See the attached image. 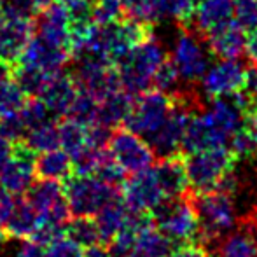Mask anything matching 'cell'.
Returning <instances> with one entry per match:
<instances>
[{
    "label": "cell",
    "instance_id": "obj_1",
    "mask_svg": "<svg viewBox=\"0 0 257 257\" xmlns=\"http://www.w3.org/2000/svg\"><path fill=\"white\" fill-rule=\"evenodd\" d=\"M248 102L241 91L231 96L212 98L205 108L193 114L184 137L182 151L186 154L212 147L227 146L229 140L245 128Z\"/></svg>",
    "mask_w": 257,
    "mask_h": 257
},
{
    "label": "cell",
    "instance_id": "obj_2",
    "mask_svg": "<svg viewBox=\"0 0 257 257\" xmlns=\"http://www.w3.org/2000/svg\"><path fill=\"white\" fill-rule=\"evenodd\" d=\"M191 194L200 219V243L210 250V247H215L217 241L240 222L236 200L224 189Z\"/></svg>",
    "mask_w": 257,
    "mask_h": 257
},
{
    "label": "cell",
    "instance_id": "obj_3",
    "mask_svg": "<svg viewBox=\"0 0 257 257\" xmlns=\"http://www.w3.org/2000/svg\"><path fill=\"white\" fill-rule=\"evenodd\" d=\"M166 58H168V54H166L161 42L156 41L154 35L142 44L135 46L117 63L122 89L133 96L151 89L156 72Z\"/></svg>",
    "mask_w": 257,
    "mask_h": 257
},
{
    "label": "cell",
    "instance_id": "obj_4",
    "mask_svg": "<svg viewBox=\"0 0 257 257\" xmlns=\"http://www.w3.org/2000/svg\"><path fill=\"white\" fill-rule=\"evenodd\" d=\"M153 220L175 247L200 243V219L191 191L159 205L153 212Z\"/></svg>",
    "mask_w": 257,
    "mask_h": 257
},
{
    "label": "cell",
    "instance_id": "obj_5",
    "mask_svg": "<svg viewBox=\"0 0 257 257\" xmlns=\"http://www.w3.org/2000/svg\"><path fill=\"white\" fill-rule=\"evenodd\" d=\"M238 163V158L227 146L184 154L189 191L198 194L217 189L224 177L233 172Z\"/></svg>",
    "mask_w": 257,
    "mask_h": 257
},
{
    "label": "cell",
    "instance_id": "obj_6",
    "mask_svg": "<svg viewBox=\"0 0 257 257\" xmlns=\"http://www.w3.org/2000/svg\"><path fill=\"white\" fill-rule=\"evenodd\" d=\"M210 49L206 41L196 30L182 27L173 41L170 60L173 61L180 81L187 86H194L201 81L205 72L208 70Z\"/></svg>",
    "mask_w": 257,
    "mask_h": 257
},
{
    "label": "cell",
    "instance_id": "obj_7",
    "mask_svg": "<svg viewBox=\"0 0 257 257\" xmlns=\"http://www.w3.org/2000/svg\"><path fill=\"white\" fill-rule=\"evenodd\" d=\"M67 203L74 217H95L110 198H114L115 187L108 186L96 175L68 177L63 186Z\"/></svg>",
    "mask_w": 257,
    "mask_h": 257
},
{
    "label": "cell",
    "instance_id": "obj_8",
    "mask_svg": "<svg viewBox=\"0 0 257 257\" xmlns=\"http://www.w3.org/2000/svg\"><path fill=\"white\" fill-rule=\"evenodd\" d=\"M173 95L161 89H147L133 98V107L126 119V128L139 133L144 139L151 135L166 121L173 108Z\"/></svg>",
    "mask_w": 257,
    "mask_h": 257
},
{
    "label": "cell",
    "instance_id": "obj_9",
    "mask_svg": "<svg viewBox=\"0 0 257 257\" xmlns=\"http://www.w3.org/2000/svg\"><path fill=\"white\" fill-rule=\"evenodd\" d=\"M75 60H77V68L74 72L75 81L98 102L122 89L115 63L100 56H91V54H84Z\"/></svg>",
    "mask_w": 257,
    "mask_h": 257
},
{
    "label": "cell",
    "instance_id": "obj_10",
    "mask_svg": "<svg viewBox=\"0 0 257 257\" xmlns=\"http://www.w3.org/2000/svg\"><path fill=\"white\" fill-rule=\"evenodd\" d=\"M108 153L112 159L128 173H139L154 165V151L144 137L130 128L117 130L110 137Z\"/></svg>",
    "mask_w": 257,
    "mask_h": 257
},
{
    "label": "cell",
    "instance_id": "obj_11",
    "mask_svg": "<svg viewBox=\"0 0 257 257\" xmlns=\"http://www.w3.org/2000/svg\"><path fill=\"white\" fill-rule=\"evenodd\" d=\"M35 34L34 18L6 16L0 27V65L11 74Z\"/></svg>",
    "mask_w": 257,
    "mask_h": 257
},
{
    "label": "cell",
    "instance_id": "obj_12",
    "mask_svg": "<svg viewBox=\"0 0 257 257\" xmlns=\"http://www.w3.org/2000/svg\"><path fill=\"white\" fill-rule=\"evenodd\" d=\"M122 198L133 212L147 215H153L154 210L168 200L156 179L153 166L144 172L133 173L132 179L122 184Z\"/></svg>",
    "mask_w": 257,
    "mask_h": 257
},
{
    "label": "cell",
    "instance_id": "obj_13",
    "mask_svg": "<svg viewBox=\"0 0 257 257\" xmlns=\"http://www.w3.org/2000/svg\"><path fill=\"white\" fill-rule=\"evenodd\" d=\"M245 70L247 67H243L238 60H219L212 67H208V70L201 77V93L205 98L212 100L241 91L245 82Z\"/></svg>",
    "mask_w": 257,
    "mask_h": 257
},
{
    "label": "cell",
    "instance_id": "obj_14",
    "mask_svg": "<svg viewBox=\"0 0 257 257\" xmlns=\"http://www.w3.org/2000/svg\"><path fill=\"white\" fill-rule=\"evenodd\" d=\"M35 153L25 142L14 144V151L7 161L4 172L0 173V184L13 194L27 193L32 187L37 173Z\"/></svg>",
    "mask_w": 257,
    "mask_h": 257
},
{
    "label": "cell",
    "instance_id": "obj_15",
    "mask_svg": "<svg viewBox=\"0 0 257 257\" xmlns=\"http://www.w3.org/2000/svg\"><path fill=\"white\" fill-rule=\"evenodd\" d=\"M70 60L72 54L68 49L54 46L37 35V37H32V41L28 42L18 65L37 68L46 74H58Z\"/></svg>",
    "mask_w": 257,
    "mask_h": 257
},
{
    "label": "cell",
    "instance_id": "obj_16",
    "mask_svg": "<svg viewBox=\"0 0 257 257\" xmlns=\"http://www.w3.org/2000/svg\"><path fill=\"white\" fill-rule=\"evenodd\" d=\"M39 21H35V32L39 37L51 42L54 46H60L70 51V27L72 14L63 4L58 0L46 11L37 14ZM72 54V53H70Z\"/></svg>",
    "mask_w": 257,
    "mask_h": 257
},
{
    "label": "cell",
    "instance_id": "obj_17",
    "mask_svg": "<svg viewBox=\"0 0 257 257\" xmlns=\"http://www.w3.org/2000/svg\"><path fill=\"white\" fill-rule=\"evenodd\" d=\"M234 21V0H196L193 25L201 37L220 30Z\"/></svg>",
    "mask_w": 257,
    "mask_h": 257
},
{
    "label": "cell",
    "instance_id": "obj_18",
    "mask_svg": "<svg viewBox=\"0 0 257 257\" xmlns=\"http://www.w3.org/2000/svg\"><path fill=\"white\" fill-rule=\"evenodd\" d=\"M213 257H257V233L248 219H241L236 227L215 243Z\"/></svg>",
    "mask_w": 257,
    "mask_h": 257
},
{
    "label": "cell",
    "instance_id": "obj_19",
    "mask_svg": "<svg viewBox=\"0 0 257 257\" xmlns=\"http://www.w3.org/2000/svg\"><path fill=\"white\" fill-rule=\"evenodd\" d=\"M135 213L137 212H133L128 206V203L124 201L122 194L121 196L115 194L114 198H110L95 215L102 241L110 243L121 231H124L126 227L130 226V222L133 220Z\"/></svg>",
    "mask_w": 257,
    "mask_h": 257
},
{
    "label": "cell",
    "instance_id": "obj_20",
    "mask_svg": "<svg viewBox=\"0 0 257 257\" xmlns=\"http://www.w3.org/2000/svg\"><path fill=\"white\" fill-rule=\"evenodd\" d=\"M79 93V84L74 74H63L58 72L51 77V81L42 89L41 98L48 105L53 117L67 115Z\"/></svg>",
    "mask_w": 257,
    "mask_h": 257
},
{
    "label": "cell",
    "instance_id": "obj_21",
    "mask_svg": "<svg viewBox=\"0 0 257 257\" xmlns=\"http://www.w3.org/2000/svg\"><path fill=\"white\" fill-rule=\"evenodd\" d=\"M154 175L161 186L166 198H179L189 193V180H187L186 165H184V156H170L161 158L158 165H153Z\"/></svg>",
    "mask_w": 257,
    "mask_h": 257
},
{
    "label": "cell",
    "instance_id": "obj_22",
    "mask_svg": "<svg viewBox=\"0 0 257 257\" xmlns=\"http://www.w3.org/2000/svg\"><path fill=\"white\" fill-rule=\"evenodd\" d=\"M205 41L210 53L219 60H238L243 56L247 48V35L236 21L206 35Z\"/></svg>",
    "mask_w": 257,
    "mask_h": 257
},
{
    "label": "cell",
    "instance_id": "obj_23",
    "mask_svg": "<svg viewBox=\"0 0 257 257\" xmlns=\"http://www.w3.org/2000/svg\"><path fill=\"white\" fill-rule=\"evenodd\" d=\"M42 220L37 210L34 208L28 200L16 203L9 220L6 222V234L13 236L14 240H28L34 238L41 231Z\"/></svg>",
    "mask_w": 257,
    "mask_h": 257
},
{
    "label": "cell",
    "instance_id": "obj_24",
    "mask_svg": "<svg viewBox=\"0 0 257 257\" xmlns=\"http://www.w3.org/2000/svg\"><path fill=\"white\" fill-rule=\"evenodd\" d=\"M133 107V95H130L124 89L112 93L110 96L98 102V114H96V122L107 126V128H117L122 122L126 124L130 112Z\"/></svg>",
    "mask_w": 257,
    "mask_h": 257
},
{
    "label": "cell",
    "instance_id": "obj_25",
    "mask_svg": "<svg viewBox=\"0 0 257 257\" xmlns=\"http://www.w3.org/2000/svg\"><path fill=\"white\" fill-rule=\"evenodd\" d=\"M37 175L41 179L48 180H67L72 175L74 161L70 154L63 149H53L48 153H41V158H37Z\"/></svg>",
    "mask_w": 257,
    "mask_h": 257
},
{
    "label": "cell",
    "instance_id": "obj_26",
    "mask_svg": "<svg viewBox=\"0 0 257 257\" xmlns=\"http://www.w3.org/2000/svg\"><path fill=\"white\" fill-rule=\"evenodd\" d=\"M88 128L89 126L74 121L70 117H67L60 124V147L65 153L70 154L72 159L77 158L84 151L93 149V147H89Z\"/></svg>",
    "mask_w": 257,
    "mask_h": 257
},
{
    "label": "cell",
    "instance_id": "obj_27",
    "mask_svg": "<svg viewBox=\"0 0 257 257\" xmlns=\"http://www.w3.org/2000/svg\"><path fill=\"white\" fill-rule=\"evenodd\" d=\"M27 102L28 95L21 89L13 75L0 77V119L18 114Z\"/></svg>",
    "mask_w": 257,
    "mask_h": 257
},
{
    "label": "cell",
    "instance_id": "obj_28",
    "mask_svg": "<svg viewBox=\"0 0 257 257\" xmlns=\"http://www.w3.org/2000/svg\"><path fill=\"white\" fill-rule=\"evenodd\" d=\"M23 142L34 153H48V151L58 149L60 147V124H54V121L42 122L28 130Z\"/></svg>",
    "mask_w": 257,
    "mask_h": 257
},
{
    "label": "cell",
    "instance_id": "obj_29",
    "mask_svg": "<svg viewBox=\"0 0 257 257\" xmlns=\"http://www.w3.org/2000/svg\"><path fill=\"white\" fill-rule=\"evenodd\" d=\"M65 234L70 236L72 240L81 245L82 248L91 247V245L102 241L95 217H75L72 222H67V226H65Z\"/></svg>",
    "mask_w": 257,
    "mask_h": 257
},
{
    "label": "cell",
    "instance_id": "obj_30",
    "mask_svg": "<svg viewBox=\"0 0 257 257\" xmlns=\"http://www.w3.org/2000/svg\"><path fill=\"white\" fill-rule=\"evenodd\" d=\"M96 114H98V100L79 86V93L72 103L70 110H68L67 117L82 122L86 126H91L96 122Z\"/></svg>",
    "mask_w": 257,
    "mask_h": 257
},
{
    "label": "cell",
    "instance_id": "obj_31",
    "mask_svg": "<svg viewBox=\"0 0 257 257\" xmlns=\"http://www.w3.org/2000/svg\"><path fill=\"white\" fill-rule=\"evenodd\" d=\"M122 11L126 18H133L147 25L158 23L161 18L158 0H122Z\"/></svg>",
    "mask_w": 257,
    "mask_h": 257
},
{
    "label": "cell",
    "instance_id": "obj_32",
    "mask_svg": "<svg viewBox=\"0 0 257 257\" xmlns=\"http://www.w3.org/2000/svg\"><path fill=\"white\" fill-rule=\"evenodd\" d=\"M158 6L161 16L170 18L182 27H189L193 21L196 0H158Z\"/></svg>",
    "mask_w": 257,
    "mask_h": 257
},
{
    "label": "cell",
    "instance_id": "obj_33",
    "mask_svg": "<svg viewBox=\"0 0 257 257\" xmlns=\"http://www.w3.org/2000/svg\"><path fill=\"white\" fill-rule=\"evenodd\" d=\"M122 16V0H91V20L96 25L114 23Z\"/></svg>",
    "mask_w": 257,
    "mask_h": 257
},
{
    "label": "cell",
    "instance_id": "obj_34",
    "mask_svg": "<svg viewBox=\"0 0 257 257\" xmlns=\"http://www.w3.org/2000/svg\"><path fill=\"white\" fill-rule=\"evenodd\" d=\"M179 82H180V75H179V72H177L173 61L170 60V56H168L163 61L161 67L158 68V72H156L153 86L156 89H161V91L173 95V93L179 91Z\"/></svg>",
    "mask_w": 257,
    "mask_h": 257
},
{
    "label": "cell",
    "instance_id": "obj_35",
    "mask_svg": "<svg viewBox=\"0 0 257 257\" xmlns=\"http://www.w3.org/2000/svg\"><path fill=\"white\" fill-rule=\"evenodd\" d=\"M84 248L75 243L70 236L61 234L54 240L44 243V254L42 257H82Z\"/></svg>",
    "mask_w": 257,
    "mask_h": 257
},
{
    "label": "cell",
    "instance_id": "obj_36",
    "mask_svg": "<svg viewBox=\"0 0 257 257\" xmlns=\"http://www.w3.org/2000/svg\"><path fill=\"white\" fill-rule=\"evenodd\" d=\"M234 21L245 32L257 28V0H234Z\"/></svg>",
    "mask_w": 257,
    "mask_h": 257
},
{
    "label": "cell",
    "instance_id": "obj_37",
    "mask_svg": "<svg viewBox=\"0 0 257 257\" xmlns=\"http://www.w3.org/2000/svg\"><path fill=\"white\" fill-rule=\"evenodd\" d=\"M27 133H28V128H27V124H25L20 112L0 119V135L6 137L11 142H14V144L23 142Z\"/></svg>",
    "mask_w": 257,
    "mask_h": 257
},
{
    "label": "cell",
    "instance_id": "obj_38",
    "mask_svg": "<svg viewBox=\"0 0 257 257\" xmlns=\"http://www.w3.org/2000/svg\"><path fill=\"white\" fill-rule=\"evenodd\" d=\"M241 93L245 95L248 102V112L254 107H257V65L252 63L250 67H247L245 70V82Z\"/></svg>",
    "mask_w": 257,
    "mask_h": 257
},
{
    "label": "cell",
    "instance_id": "obj_39",
    "mask_svg": "<svg viewBox=\"0 0 257 257\" xmlns=\"http://www.w3.org/2000/svg\"><path fill=\"white\" fill-rule=\"evenodd\" d=\"M4 14L6 16L34 18L35 9L32 6V0H4Z\"/></svg>",
    "mask_w": 257,
    "mask_h": 257
},
{
    "label": "cell",
    "instance_id": "obj_40",
    "mask_svg": "<svg viewBox=\"0 0 257 257\" xmlns=\"http://www.w3.org/2000/svg\"><path fill=\"white\" fill-rule=\"evenodd\" d=\"M44 254V243L28 238V240H20V245L14 248L11 257H42Z\"/></svg>",
    "mask_w": 257,
    "mask_h": 257
},
{
    "label": "cell",
    "instance_id": "obj_41",
    "mask_svg": "<svg viewBox=\"0 0 257 257\" xmlns=\"http://www.w3.org/2000/svg\"><path fill=\"white\" fill-rule=\"evenodd\" d=\"M72 14V20H91V0H60Z\"/></svg>",
    "mask_w": 257,
    "mask_h": 257
},
{
    "label": "cell",
    "instance_id": "obj_42",
    "mask_svg": "<svg viewBox=\"0 0 257 257\" xmlns=\"http://www.w3.org/2000/svg\"><path fill=\"white\" fill-rule=\"evenodd\" d=\"M165 257H213V255L201 243H191V245H179V247H175Z\"/></svg>",
    "mask_w": 257,
    "mask_h": 257
},
{
    "label": "cell",
    "instance_id": "obj_43",
    "mask_svg": "<svg viewBox=\"0 0 257 257\" xmlns=\"http://www.w3.org/2000/svg\"><path fill=\"white\" fill-rule=\"evenodd\" d=\"M14 206H16V201H14V198H13V193L7 191L6 187L0 184V226H6L11 213H13Z\"/></svg>",
    "mask_w": 257,
    "mask_h": 257
},
{
    "label": "cell",
    "instance_id": "obj_44",
    "mask_svg": "<svg viewBox=\"0 0 257 257\" xmlns=\"http://www.w3.org/2000/svg\"><path fill=\"white\" fill-rule=\"evenodd\" d=\"M13 151H14V142H11L6 137L0 135V173L4 172L7 161H9L11 156H13Z\"/></svg>",
    "mask_w": 257,
    "mask_h": 257
},
{
    "label": "cell",
    "instance_id": "obj_45",
    "mask_svg": "<svg viewBox=\"0 0 257 257\" xmlns=\"http://www.w3.org/2000/svg\"><path fill=\"white\" fill-rule=\"evenodd\" d=\"M245 53H247V56L250 58L252 63L257 65V28H255V30H252V32H248Z\"/></svg>",
    "mask_w": 257,
    "mask_h": 257
},
{
    "label": "cell",
    "instance_id": "obj_46",
    "mask_svg": "<svg viewBox=\"0 0 257 257\" xmlns=\"http://www.w3.org/2000/svg\"><path fill=\"white\" fill-rule=\"evenodd\" d=\"M82 257H110V248H105L100 243H95L84 248Z\"/></svg>",
    "mask_w": 257,
    "mask_h": 257
},
{
    "label": "cell",
    "instance_id": "obj_47",
    "mask_svg": "<svg viewBox=\"0 0 257 257\" xmlns=\"http://www.w3.org/2000/svg\"><path fill=\"white\" fill-rule=\"evenodd\" d=\"M247 130H248V133L252 135V139H254V142H255V146H257V107L252 108L250 112H248V115H247Z\"/></svg>",
    "mask_w": 257,
    "mask_h": 257
},
{
    "label": "cell",
    "instance_id": "obj_48",
    "mask_svg": "<svg viewBox=\"0 0 257 257\" xmlns=\"http://www.w3.org/2000/svg\"><path fill=\"white\" fill-rule=\"evenodd\" d=\"M54 2H56V0H32V6H34V9H35V14H39L48 9L49 6H53Z\"/></svg>",
    "mask_w": 257,
    "mask_h": 257
},
{
    "label": "cell",
    "instance_id": "obj_49",
    "mask_svg": "<svg viewBox=\"0 0 257 257\" xmlns=\"http://www.w3.org/2000/svg\"><path fill=\"white\" fill-rule=\"evenodd\" d=\"M245 219L250 220V224L254 226V229H255V233H257V201H255L254 205H252V210L248 212V215L245 217Z\"/></svg>",
    "mask_w": 257,
    "mask_h": 257
},
{
    "label": "cell",
    "instance_id": "obj_50",
    "mask_svg": "<svg viewBox=\"0 0 257 257\" xmlns=\"http://www.w3.org/2000/svg\"><path fill=\"white\" fill-rule=\"evenodd\" d=\"M250 168H252V177L257 180V151H255V154L250 158Z\"/></svg>",
    "mask_w": 257,
    "mask_h": 257
},
{
    "label": "cell",
    "instance_id": "obj_51",
    "mask_svg": "<svg viewBox=\"0 0 257 257\" xmlns=\"http://www.w3.org/2000/svg\"><path fill=\"white\" fill-rule=\"evenodd\" d=\"M4 247H6V233L0 231V252L4 250Z\"/></svg>",
    "mask_w": 257,
    "mask_h": 257
},
{
    "label": "cell",
    "instance_id": "obj_52",
    "mask_svg": "<svg viewBox=\"0 0 257 257\" xmlns=\"http://www.w3.org/2000/svg\"><path fill=\"white\" fill-rule=\"evenodd\" d=\"M4 75H9V72H7L2 65H0V77H4Z\"/></svg>",
    "mask_w": 257,
    "mask_h": 257
},
{
    "label": "cell",
    "instance_id": "obj_53",
    "mask_svg": "<svg viewBox=\"0 0 257 257\" xmlns=\"http://www.w3.org/2000/svg\"><path fill=\"white\" fill-rule=\"evenodd\" d=\"M0 11H4V0H0Z\"/></svg>",
    "mask_w": 257,
    "mask_h": 257
}]
</instances>
